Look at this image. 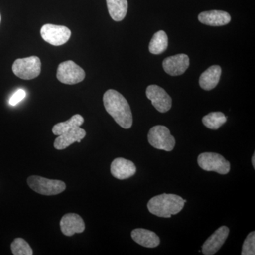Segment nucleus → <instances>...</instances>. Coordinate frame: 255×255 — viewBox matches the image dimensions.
<instances>
[{"label": "nucleus", "mask_w": 255, "mask_h": 255, "mask_svg": "<svg viewBox=\"0 0 255 255\" xmlns=\"http://www.w3.org/2000/svg\"><path fill=\"white\" fill-rule=\"evenodd\" d=\"M110 170L114 177L123 180L132 177L136 172V167L131 161L118 157L114 159Z\"/></svg>", "instance_id": "ddd939ff"}, {"label": "nucleus", "mask_w": 255, "mask_h": 255, "mask_svg": "<svg viewBox=\"0 0 255 255\" xmlns=\"http://www.w3.org/2000/svg\"><path fill=\"white\" fill-rule=\"evenodd\" d=\"M189 66V58L186 54H178L168 57L163 60L164 71L172 76H178L185 73Z\"/></svg>", "instance_id": "9b49d317"}, {"label": "nucleus", "mask_w": 255, "mask_h": 255, "mask_svg": "<svg viewBox=\"0 0 255 255\" xmlns=\"http://www.w3.org/2000/svg\"><path fill=\"white\" fill-rule=\"evenodd\" d=\"M107 4L109 13L114 21H122L127 16V0H107Z\"/></svg>", "instance_id": "a211bd4d"}, {"label": "nucleus", "mask_w": 255, "mask_h": 255, "mask_svg": "<svg viewBox=\"0 0 255 255\" xmlns=\"http://www.w3.org/2000/svg\"><path fill=\"white\" fill-rule=\"evenodd\" d=\"M0 22H1V15H0Z\"/></svg>", "instance_id": "a878e982"}, {"label": "nucleus", "mask_w": 255, "mask_h": 255, "mask_svg": "<svg viewBox=\"0 0 255 255\" xmlns=\"http://www.w3.org/2000/svg\"><path fill=\"white\" fill-rule=\"evenodd\" d=\"M27 183L32 190L42 195H57L66 189V184L63 181L46 179L39 176H31L28 178Z\"/></svg>", "instance_id": "7ed1b4c3"}, {"label": "nucleus", "mask_w": 255, "mask_h": 255, "mask_svg": "<svg viewBox=\"0 0 255 255\" xmlns=\"http://www.w3.org/2000/svg\"><path fill=\"white\" fill-rule=\"evenodd\" d=\"M168 37L164 31H159L154 34L149 44V50L152 54L159 55L167 50Z\"/></svg>", "instance_id": "6ab92c4d"}, {"label": "nucleus", "mask_w": 255, "mask_h": 255, "mask_svg": "<svg viewBox=\"0 0 255 255\" xmlns=\"http://www.w3.org/2000/svg\"><path fill=\"white\" fill-rule=\"evenodd\" d=\"M242 255H255V232H251L247 236L246 241L243 245Z\"/></svg>", "instance_id": "5701e85b"}, {"label": "nucleus", "mask_w": 255, "mask_h": 255, "mask_svg": "<svg viewBox=\"0 0 255 255\" xmlns=\"http://www.w3.org/2000/svg\"><path fill=\"white\" fill-rule=\"evenodd\" d=\"M146 96L156 110L161 113L168 112L172 107V100L170 96L163 88L157 85H152L147 87Z\"/></svg>", "instance_id": "1a4fd4ad"}, {"label": "nucleus", "mask_w": 255, "mask_h": 255, "mask_svg": "<svg viewBox=\"0 0 255 255\" xmlns=\"http://www.w3.org/2000/svg\"><path fill=\"white\" fill-rule=\"evenodd\" d=\"M147 138L149 143L157 150L170 152L175 146V139L171 135L169 129L164 126L152 127L148 132Z\"/></svg>", "instance_id": "423d86ee"}, {"label": "nucleus", "mask_w": 255, "mask_h": 255, "mask_svg": "<svg viewBox=\"0 0 255 255\" xmlns=\"http://www.w3.org/2000/svg\"><path fill=\"white\" fill-rule=\"evenodd\" d=\"M86 135V131L80 127L75 128L58 135L55 140L54 147L58 150L66 149L74 142H80Z\"/></svg>", "instance_id": "4468645a"}, {"label": "nucleus", "mask_w": 255, "mask_h": 255, "mask_svg": "<svg viewBox=\"0 0 255 255\" xmlns=\"http://www.w3.org/2000/svg\"><path fill=\"white\" fill-rule=\"evenodd\" d=\"M11 250L14 255H33V251L29 244L23 238H18L14 239L11 243Z\"/></svg>", "instance_id": "4be33fe9"}, {"label": "nucleus", "mask_w": 255, "mask_h": 255, "mask_svg": "<svg viewBox=\"0 0 255 255\" xmlns=\"http://www.w3.org/2000/svg\"><path fill=\"white\" fill-rule=\"evenodd\" d=\"M198 164L207 172H216L220 174H227L231 170V164L223 156L215 152H204L199 155Z\"/></svg>", "instance_id": "39448f33"}, {"label": "nucleus", "mask_w": 255, "mask_h": 255, "mask_svg": "<svg viewBox=\"0 0 255 255\" xmlns=\"http://www.w3.org/2000/svg\"><path fill=\"white\" fill-rule=\"evenodd\" d=\"M12 71L16 76L23 80L36 78L41 73V60L37 56L16 60L12 65Z\"/></svg>", "instance_id": "20e7f679"}, {"label": "nucleus", "mask_w": 255, "mask_h": 255, "mask_svg": "<svg viewBox=\"0 0 255 255\" xmlns=\"http://www.w3.org/2000/svg\"><path fill=\"white\" fill-rule=\"evenodd\" d=\"M60 229L66 236H73L76 233H82L85 229V224L80 215L67 214L60 220Z\"/></svg>", "instance_id": "f8f14e48"}, {"label": "nucleus", "mask_w": 255, "mask_h": 255, "mask_svg": "<svg viewBox=\"0 0 255 255\" xmlns=\"http://www.w3.org/2000/svg\"><path fill=\"white\" fill-rule=\"evenodd\" d=\"M199 21L211 26H221L231 22V16L226 11L220 10L204 11L199 15Z\"/></svg>", "instance_id": "2eb2a0df"}, {"label": "nucleus", "mask_w": 255, "mask_h": 255, "mask_svg": "<svg viewBox=\"0 0 255 255\" xmlns=\"http://www.w3.org/2000/svg\"><path fill=\"white\" fill-rule=\"evenodd\" d=\"M184 200L181 196L172 194H162L154 196L147 203V209L151 214L161 218H171L180 212L184 206Z\"/></svg>", "instance_id": "f03ea898"}, {"label": "nucleus", "mask_w": 255, "mask_h": 255, "mask_svg": "<svg viewBox=\"0 0 255 255\" xmlns=\"http://www.w3.org/2000/svg\"><path fill=\"white\" fill-rule=\"evenodd\" d=\"M131 238L137 244L147 248H156L160 243V239L155 233L143 228L134 229Z\"/></svg>", "instance_id": "dca6fc26"}, {"label": "nucleus", "mask_w": 255, "mask_h": 255, "mask_svg": "<svg viewBox=\"0 0 255 255\" xmlns=\"http://www.w3.org/2000/svg\"><path fill=\"white\" fill-rule=\"evenodd\" d=\"M84 118L80 114H75L69 120L65 122H60L55 124L52 129L53 133L55 135H60L64 132L68 131L75 128L80 127L84 123Z\"/></svg>", "instance_id": "aec40b11"}, {"label": "nucleus", "mask_w": 255, "mask_h": 255, "mask_svg": "<svg viewBox=\"0 0 255 255\" xmlns=\"http://www.w3.org/2000/svg\"><path fill=\"white\" fill-rule=\"evenodd\" d=\"M85 78L83 69L72 60L60 63L57 70V78L65 85L78 84L83 81Z\"/></svg>", "instance_id": "0eeeda50"}, {"label": "nucleus", "mask_w": 255, "mask_h": 255, "mask_svg": "<svg viewBox=\"0 0 255 255\" xmlns=\"http://www.w3.org/2000/svg\"><path fill=\"white\" fill-rule=\"evenodd\" d=\"M41 34L47 43L54 46H60L69 41L71 36V31L66 26L48 23L42 26Z\"/></svg>", "instance_id": "6e6552de"}, {"label": "nucleus", "mask_w": 255, "mask_h": 255, "mask_svg": "<svg viewBox=\"0 0 255 255\" xmlns=\"http://www.w3.org/2000/svg\"><path fill=\"white\" fill-rule=\"evenodd\" d=\"M221 68L219 65H213L201 74L199 85L203 90L209 91L217 86L221 75Z\"/></svg>", "instance_id": "f3484780"}, {"label": "nucleus", "mask_w": 255, "mask_h": 255, "mask_svg": "<svg viewBox=\"0 0 255 255\" xmlns=\"http://www.w3.org/2000/svg\"><path fill=\"white\" fill-rule=\"evenodd\" d=\"M25 97H26V92L20 89V90L15 92L14 95L11 96L9 100V105L11 106L17 105L21 100L25 98Z\"/></svg>", "instance_id": "b1692460"}, {"label": "nucleus", "mask_w": 255, "mask_h": 255, "mask_svg": "<svg viewBox=\"0 0 255 255\" xmlns=\"http://www.w3.org/2000/svg\"><path fill=\"white\" fill-rule=\"evenodd\" d=\"M105 110L121 127L129 129L132 125V115L130 106L122 94L109 90L103 97Z\"/></svg>", "instance_id": "f257e3e1"}, {"label": "nucleus", "mask_w": 255, "mask_h": 255, "mask_svg": "<svg viewBox=\"0 0 255 255\" xmlns=\"http://www.w3.org/2000/svg\"><path fill=\"white\" fill-rule=\"evenodd\" d=\"M227 117L222 112H211L203 117L202 122L208 128L217 130L226 124Z\"/></svg>", "instance_id": "412c9836"}, {"label": "nucleus", "mask_w": 255, "mask_h": 255, "mask_svg": "<svg viewBox=\"0 0 255 255\" xmlns=\"http://www.w3.org/2000/svg\"><path fill=\"white\" fill-rule=\"evenodd\" d=\"M252 163H253V167H254V169H255V154L253 156V158H252Z\"/></svg>", "instance_id": "393cba45"}, {"label": "nucleus", "mask_w": 255, "mask_h": 255, "mask_svg": "<svg viewBox=\"0 0 255 255\" xmlns=\"http://www.w3.org/2000/svg\"><path fill=\"white\" fill-rule=\"evenodd\" d=\"M230 230L227 226H221L205 241L202 246L203 254L213 255L216 254L223 246L229 235Z\"/></svg>", "instance_id": "9d476101"}]
</instances>
